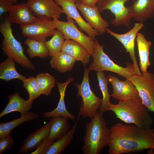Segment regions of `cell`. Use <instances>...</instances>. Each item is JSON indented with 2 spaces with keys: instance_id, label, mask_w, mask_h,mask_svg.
<instances>
[{
  "instance_id": "cell-1",
  "label": "cell",
  "mask_w": 154,
  "mask_h": 154,
  "mask_svg": "<svg viewBox=\"0 0 154 154\" xmlns=\"http://www.w3.org/2000/svg\"><path fill=\"white\" fill-rule=\"evenodd\" d=\"M109 154H122L154 149V129L133 124L116 123L110 128Z\"/></svg>"
},
{
  "instance_id": "cell-2",
  "label": "cell",
  "mask_w": 154,
  "mask_h": 154,
  "mask_svg": "<svg viewBox=\"0 0 154 154\" xmlns=\"http://www.w3.org/2000/svg\"><path fill=\"white\" fill-rule=\"evenodd\" d=\"M113 112L117 118L127 124H133L143 128H151L153 120L149 111L138 96L111 103L106 112Z\"/></svg>"
},
{
  "instance_id": "cell-3",
  "label": "cell",
  "mask_w": 154,
  "mask_h": 154,
  "mask_svg": "<svg viewBox=\"0 0 154 154\" xmlns=\"http://www.w3.org/2000/svg\"><path fill=\"white\" fill-rule=\"evenodd\" d=\"M111 134L110 129L103 117V113L98 111L86 124L82 151L84 154H99L107 146Z\"/></svg>"
},
{
  "instance_id": "cell-4",
  "label": "cell",
  "mask_w": 154,
  "mask_h": 154,
  "mask_svg": "<svg viewBox=\"0 0 154 154\" xmlns=\"http://www.w3.org/2000/svg\"><path fill=\"white\" fill-rule=\"evenodd\" d=\"M11 24L7 18L0 25V32L3 38L1 46L3 53L23 68L35 69V67L25 54L21 43L14 37Z\"/></svg>"
},
{
  "instance_id": "cell-5",
  "label": "cell",
  "mask_w": 154,
  "mask_h": 154,
  "mask_svg": "<svg viewBox=\"0 0 154 154\" xmlns=\"http://www.w3.org/2000/svg\"><path fill=\"white\" fill-rule=\"evenodd\" d=\"M95 46L92 57L93 60L88 67L90 70L97 72L104 71H110L117 74L120 76L128 78L134 74L133 64L127 62V66L123 67L114 63L104 52V46L101 45L98 40L95 39Z\"/></svg>"
},
{
  "instance_id": "cell-6",
  "label": "cell",
  "mask_w": 154,
  "mask_h": 154,
  "mask_svg": "<svg viewBox=\"0 0 154 154\" xmlns=\"http://www.w3.org/2000/svg\"><path fill=\"white\" fill-rule=\"evenodd\" d=\"M90 71L85 67L81 83L74 84L78 89V96H81L82 99L78 115L80 116H81L84 118L93 117L102 104V98L97 96L90 87L89 78Z\"/></svg>"
},
{
  "instance_id": "cell-7",
  "label": "cell",
  "mask_w": 154,
  "mask_h": 154,
  "mask_svg": "<svg viewBox=\"0 0 154 154\" xmlns=\"http://www.w3.org/2000/svg\"><path fill=\"white\" fill-rule=\"evenodd\" d=\"M131 0H98L97 6L100 13L108 9L114 15L115 17L111 20L114 27L122 25L129 28L133 17L128 7H126L125 4Z\"/></svg>"
},
{
  "instance_id": "cell-8",
  "label": "cell",
  "mask_w": 154,
  "mask_h": 154,
  "mask_svg": "<svg viewBox=\"0 0 154 154\" xmlns=\"http://www.w3.org/2000/svg\"><path fill=\"white\" fill-rule=\"evenodd\" d=\"M67 21L54 18L52 20L56 28L63 34L65 40H73L82 45L92 56L95 46V39L84 34L77 27L75 21L71 18H67Z\"/></svg>"
},
{
  "instance_id": "cell-9",
  "label": "cell",
  "mask_w": 154,
  "mask_h": 154,
  "mask_svg": "<svg viewBox=\"0 0 154 154\" xmlns=\"http://www.w3.org/2000/svg\"><path fill=\"white\" fill-rule=\"evenodd\" d=\"M20 28L23 37L43 42L53 36L56 29L52 20L46 16L36 17L32 23Z\"/></svg>"
},
{
  "instance_id": "cell-10",
  "label": "cell",
  "mask_w": 154,
  "mask_h": 154,
  "mask_svg": "<svg viewBox=\"0 0 154 154\" xmlns=\"http://www.w3.org/2000/svg\"><path fill=\"white\" fill-rule=\"evenodd\" d=\"M137 89L143 104L154 113V74L148 72L134 74L128 78Z\"/></svg>"
},
{
  "instance_id": "cell-11",
  "label": "cell",
  "mask_w": 154,
  "mask_h": 154,
  "mask_svg": "<svg viewBox=\"0 0 154 154\" xmlns=\"http://www.w3.org/2000/svg\"><path fill=\"white\" fill-rule=\"evenodd\" d=\"M144 26L143 24L137 22L135 23L133 28L128 32L123 34L115 33L106 28V32L120 42L129 54L133 62L134 67V73L141 74L135 57V40L137 34Z\"/></svg>"
},
{
  "instance_id": "cell-12",
  "label": "cell",
  "mask_w": 154,
  "mask_h": 154,
  "mask_svg": "<svg viewBox=\"0 0 154 154\" xmlns=\"http://www.w3.org/2000/svg\"><path fill=\"white\" fill-rule=\"evenodd\" d=\"M54 2L62 9L67 19L71 18L74 20L82 31H84L88 35L94 39L100 35L82 17L78 12L76 4V0H54Z\"/></svg>"
},
{
  "instance_id": "cell-13",
  "label": "cell",
  "mask_w": 154,
  "mask_h": 154,
  "mask_svg": "<svg viewBox=\"0 0 154 154\" xmlns=\"http://www.w3.org/2000/svg\"><path fill=\"white\" fill-rule=\"evenodd\" d=\"M76 4L77 8L92 27L100 35L105 33L110 23L102 18L97 5L94 7H91L77 0L76 1Z\"/></svg>"
},
{
  "instance_id": "cell-14",
  "label": "cell",
  "mask_w": 154,
  "mask_h": 154,
  "mask_svg": "<svg viewBox=\"0 0 154 154\" xmlns=\"http://www.w3.org/2000/svg\"><path fill=\"white\" fill-rule=\"evenodd\" d=\"M27 3L37 17L46 16L51 19H58L63 13L61 7L53 0H28Z\"/></svg>"
},
{
  "instance_id": "cell-15",
  "label": "cell",
  "mask_w": 154,
  "mask_h": 154,
  "mask_svg": "<svg viewBox=\"0 0 154 154\" xmlns=\"http://www.w3.org/2000/svg\"><path fill=\"white\" fill-rule=\"evenodd\" d=\"M107 77L113 87L111 96L114 98L119 101L139 96L137 89L128 78L121 81L116 76L110 75H108Z\"/></svg>"
},
{
  "instance_id": "cell-16",
  "label": "cell",
  "mask_w": 154,
  "mask_h": 154,
  "mask_svg": "<svg viewBox=\"0 0 154 154\" xmlns=\"http://www.w3.org/2000/svg\"><path fill=\"white\" fill-rule=\"evenodd\" d=\"M50 121L36 131L28 135L22 143L16 154H25L36 149L40 143L49 136Z\"/></svg>"
},
{
  "instance_id": "cell-17",
  "label": "cell",
  "mask_w": 154,
  "mask_h": 154,
  "mask_svg": "<svg viewBox=\"0 0 154 154\" xmlns=\"http://www.w3.org/2000/svg\"><path fill=\"white\" fill-rule=\"evenodd\" d=\"M133 18L143 24L154 16V0H136L128 6Z\"/></svg>"
},
{
  "instance_id": "cell-18",
  "label": "cell",
  "mask_w": 154,
  "mask_h": 154,
  "mask_svg": "<svg viewBox=\"0 0 154 154\" xmlns=\"http://www.w3.org/2000/svg\"><path fill=\"white\" fill-rule=\"evenodd\" d=\"M8 12L9 15L7 18L12 24L15 23L20 25L29 24L36 18L27 3L13 4L9 7Z\"/></svg>"
},
{
  "instance_id": "cell-19",
  "label": "cell",
  "mask_w": 154,
  "mask_h": 154,
  "mask_svg": "<svg viewBox=\"0 0 154 154\" xmlns=\"http://www.w3.org/2000/svg\"><path fill=\"white\" fill-rule=\"evenodd\" d=\"M74 78L69 77L64 83L56 82L60 94V99L57 107L50 112H46L42 113L44 118L61 116L66 117L72 120L76 119V116L69 112L66 109L64 102V96L66 88L69 83L72 82Z\"/></svg>"
},
{
  "instance_id": "cell-20",
  "label": "cell",
  "mask_w": 154,
  "mask_h": 154,
  "mask_svg": "<svg viewBox=\"0 0 154 154\" xmlns=\"http://www.w3.org/2000/svg\"><path fill=\"white\" fill-rule=\"evenodd\" d=\"M9 102L5 109L0 114V117L14 112L20 113L21 116L29 112L31 109L33 101L26 100L22 98L18 92L8 96Z\"/></svg>"
},
{
  "instance_id": "cell-21",
  "label": "cell",
  "mask_w": 154,
  "mask_h": 154,
  "mask_svg": "<svg viewBox=\"0 0 154 154\" xmlns=\"http://www.w3.org/2000/svg\"><path fill=\"white\" fill-rule=\"evenodd\" d=\"M61 51L70 55L76 61H81L84 66L89 62L91 56L90 54L82 45L71 39L65 40Z\"/></svg>"
},
{
  "instance_id": "cell-22",
  "label": "cell",
  "mask_w": 154,
  "mask_h": 154,
  "mask_svg": "<svg viewBox=\"0 0 154 154\" xmlns=\"http://www.w3.org/2000/svg\"><path fill=\"white\" fill-rule=\"evenodd\" d=\"M76 61L71 56L61 51L51 57L50 64L52 68L64 73L72 69Z\"/></svg>"
},
{
  "instance_id": "cell-23",
  "label": "cell",
  "mask_w": 154,
  "mask_h": 154,
  "mask_svg": "<svg viewBox=\"0 0 154 154\" xmlns=\"http://www.w3.org/2000/svg\"><path fill=\"white\" fill-rule=\"evenodd\" d=\"M136 39L140 58V70L142 72H146L151 64L149 56L151 43L146 40L143 34L139 33L137 34Z\"/></svg>"
},
{
  "instance_id": "cell-24",
  "label": "cell",
  "mask_w": 154,
  "mask_h": 154,
  "mask_svg": "<svg viewBox=\"0 0 154 154\" xmlns=\"http://www.w3.org/2000/svg\"><path fill=\"white\" fill-rule=\"evenodd\" d=\"M68 119L61 116L50 117V125L48 137L54 140H57L68 133L69 131L70 127Z\"/></svg>"
},
{
  "instance_id": "cell-25",
  "label": "cell",
  "mask_w": 154,
  "mask_h": 154,
  "mask_svg": "<svg viewBox=\"0 0 154 154\" xmlns=\"http://www.w3.org/2000/svg\"><path fill=\"white\" fill-rule=\"evenodd\" d=\"M40 116L37 113L29 112L20 117L14 119L6 123L1 122L0 124V139L10 135L11 131L15 128L23 123L37 119Z\"/></svg>"
},
{
  "instance_id": "cell-26",
  "label": "cell",
  "mask_w": 154,
  "mask_h": 154,
  "mask_svg": "<svg viewBox=\"0 0 154 154\" xmlns=\"http://www.w3.org/2000/svg\"><path fill=\"white\" fill-rule=\"evenodd\" d=\"M79 117L78 115L77 119L72 129L63 137L54 141L45 154H60L65 150L73 139Z\"/></svg>"
},
{
  "instance_id": "cell-27",
  "label": "cell",
  "mask_w": 154,
  "mask_h": 154,
  "mask_svg": "<svg viewBox=\"0 0 154 154\" xmlns=\"http://www.w3.org/2000/svg\"><path fill=\"white\" fill-rule=\"evenodd\" d=\"M15 62L11 58L8 57L0 64V78L8 81L17 79L21 81L25 79V76L19 74L17 70Z\"/></svg>"
},
{
  "instance_id": "cell-28",
  "label": "cell",
  "mask_w": 154,
  "mask_h": 154,
  "mask_svg": "<svg viewBox=\"0 0 154 154\" xmlns=\"http://www.w3.org/2000/svg\"><path fill=\"white\" fill-rule=\"evenodd\" d=\"M25 43L28 46L27 52L30 58L37 57L44 59L49 55V51L44 42L27 38Z\"/></svg>"
},
{
  "instance_id": "cell-29",
  "label": "cell",
  "mask_w": 154,
  "mask_h": 154,
  "mask_svg": "<svg viewBox=\"0 0 154 154\" xmlns=\"http://www.w3.org/2000/svg\"><path fill=\"white\" fill-rule=\"evenodd\" d=\"M96 75L99 85L103 95L102 104L99 110L100 111L104 113L106 112L111 103L110 101L111 95L109 94L108 86V80L104 71L97 72Z\"/></svg>"
},
{
  "instance_id": "cell-30",
  "label": "cell",
  "mask_w": 154,
  "mask_h": 154,
  "mask_svg": "<svg viewBox=\"0 0 154 154\" xmlns=\"http://www.w3.org/2000/svg\"><path fill=\"white\" fill-rule=\"evenodd\" d=\"M65 40L62 32L56 29L52 38L49 40H46L44 42L49 51V56L51 57L61 51Z\"/></svg>"
},
{
  "instance_id": "cell-31",
  "label": "cell",
  "mask_w": 154,
  "mask_h": 154,
  "mask_svg": "<svg viewBox=\"0 0 154 154\" xmlns=\"http://www.w3.org/2000/svg\"><path fill=\"white\" fill-rule=\"evenodd\" d=\"M36 78L41 94L50 95L55 86L56 81L54 77L48 73H42L38 74Z\"/></svg>"
},
{
  "instance_id": "cell-32",
  "label": "cell",
  "mask_w": 154,
  "mask_h": 154,
  "mask_svg": "<svg viewBox=\"0 0 154 154\" xmlns=\"http://www.w3.org/2000/svg\"><path fill=\"white\" fill-rule=\"evenodd\" d=\"M22 81L24 87L28 93L29 100L33 101L41 94L36 77L31 76L28 78H26Z\"/></svg>"
},
{
  "instance_id": "cell-33",
  "label": "cell",
  "mask_w": 154,
  "mask_h": 154,
  "mask_svg": "<svg viewBox=\"0 0 154 154\" xmlns=\"http://www.w3.org/2000/svg\"><path fill=\"white\" fill-rule=\"evenodd\" d=\"M54 141V140L48 137L40 143L35 151L30 154H45Z\"/></svg>"
},
{
  "instance_id": "cell-34",
  "label": "cell",
  "mask_w": 154,
  "mask_h": 154,
  "mask_svg": "<svg viewBox=\"0 0 154 154\" xmlns=\"http://www.w3.org/2000/svg\"><path fill=\"white\" fill-rule=\"evenodd\" d=\"M14 144L13 139L10 135L0 139V154L11 148Z\"/></svg>"
},
{
  "instance_id": "cell-35",
  "label": "cell",
  "mask_w": 154,
  "mask_h": 154,
  "mask_svg": "<svg viewBox=\"0 0 154 154\" xmlns=\"http://www.w3.org/2000/svg\"><path fill=\"white\" fill-rule=\"evenodd\" d=\"M14 3L13 0H0V16L2 19V15L8 12L9 7Z\"/></svg>"
},
{
  "instance_id": "cell-36",
  "label": "cell",
  "mask_w": 154,
  "mask_h": 154,
  "mask_svg": "<svg viewBox=\"0 0 154 154\" xmlns=\"http://www.w3.org/2000/svg\"><path fill=\"white\" fill-rule=\"evenodd\" d=\"M98 0H83L82 2L84 4L92 7H96Z\"/></svg>"
},
{
  "instance_id": "cell-37",
  "label": "cell",
  "mask_w": 154,
  "mask_h": 154,
  "mask_svg": "<svg viewBox=\"0 0 154 154\" xmlns=\"http://www.w3.org/2000/svg\"><path fill=\"white\" fill-rule=\"evenodd\" d=\"M13 0L14 1V2L15 3H16L17 1V0Z\"/></svg>"
},
{
  "instance_id": "cell-38",
  "label": "cell",
  "mask_w": 154,
  "mask_h": 154,
  "mask_svg": "<svg viewBox=\"0 0 154 154\" xmlns=\"http://www.w3.org/2000/svg\"><path fill=\"white\" fill-rule=\"evenodd\" d=\"M76 0L79 1L81 2L83 1V0Z\"/></svg>"
}]
</instances>
